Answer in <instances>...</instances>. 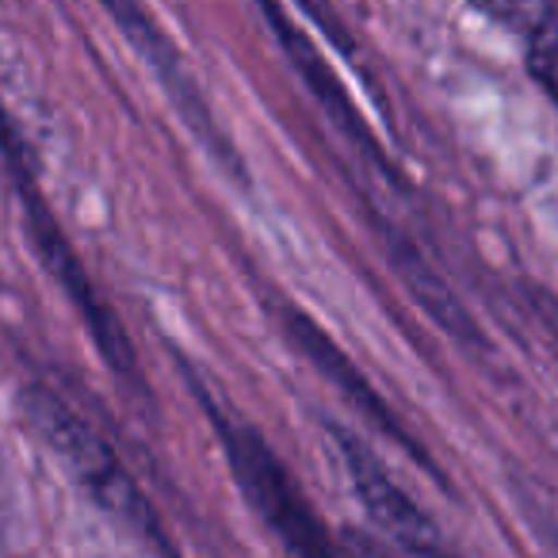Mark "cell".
<instances>
[{"instance_id": "6da1fadb", "label": "cell", "mask_w": 558, "mask_h": 558, "mask_svg": "<svg viewBox=\"0 0 558 558\" xmlns=\"http://www.w3.org/2000/svg\"><path fill=\"white\" fill-rule=\"evenodd\" d=\"M0 154H4V161H9L12 177H16L20 199H24L27 230H32L39 256L47 260V268L54 271V279L62 283L65 295H70L73 306L81 311V318H85L88 333H93V341H96V349H100V356L111 364V372H116L119 379L131 383L134 390H142V383H138V360H134L131 337H126L123 322H119L116 314L108 311V303L100 299V291L93 288V279H88L85 264L77 260L73 245L65 241L62 226H58V218L50 215L47 199H43L39 187H35L32 165H27V154H24V146H20V134L12 131V119L4 116V111H0Z\"/></svg>"}, {"instance_id": "7a4b0ae2", "label": "cell", "mask_w": 558, "mask_h": 558, "mask_svg": "<svg viewBox=\"0 0 558 558\" xmlns=\"http://www.w3.org/2000/svg\"><path fill=\"white\" fill-rule=\"evenodd\" d=\"M207 405L210 421L218 425V436L226 444V456L238 474L241 489L253 501V509L264 517V524L279 535V543L288 547L291 558H341L329 539V532L322 527L318 512L306 505V497L299 494V486L291 482V474L283 471V463L276 459V451L245 425V421L226 417L218 405Z\"/></svg>"}, {"instance_id": "3957f363", "label": "cell", "mask_w": 558, "mask_h": 558, "mask_svg": "<svg viewBox=\"0 0 558 558\" xmlns=\"http://www.w3.org/2000/svg\"><path fill=\"white\" fill-rule=\"evenodd\" d=\"M24 405H27V413H32L39 436L70 463V471L93 489L96 501L116 512L123 524H131L142 539L154 543L165 558H172L169 539H165L161 527H157L154 509H149V501L138 494V486L126 478V471L108 451V444H104L93 428H85V421H81L62 398L50 395V390L32 387L24 395Z\"/></svg>"}, {"instance_id": "277c9868", "label": "cell", "mask_w": 558, "mask_h": 558, "mask_svg": "<svg viewBox=\"0 0 558 558\" xmlns=\"http://www.w3.org/2000/svg\"><path fill=\"white\" fill-rule=\"evenodd\" d=\"M329 433H333V440L341 444L344 466H349V478H352V486H356V497L364 501L367 517H372L390 539L402 543L410 555L451 558L448 543H444V535L436 532V524L402 494V489H398V482L375 463L372 451H367L356 436L344 433V428H329Z\"/></svg>"}, {"instance_id": "5b68a950", "label": "cell", "mask_w": 558, "mask_h": 558, "mask_svg": "<svg viewBox=\"0 0 558 558\" xmlns=\"http://www.w3.org/2000/svg\"><path fill=\"white\" fill-rule=\"evenodd\" d=\"M283 322H288L291 341H295L299 349H303L306 356H311L314 364H318V372L326 375V379H333L337 387H341L344 395H349V402L356 405V410L364 413L367 421H375V425H379L383 433L390 436V440L402 444V448L413 456V463H421V466H425V471H433L436 478H440V471H436V466H433V459H428V451L421 448V444L413 440V436L402 428V421H398L395 413H390L387 405L379 402V395H375V390H372V383H367L364 375H360L356 367L349 364V356H344V352L337 349V344L329 341V337L322 333V329L314 326L311 318H303V314H299V311H283Z\"/></svg>"}, {"instance_id": "8992f818", "label": "cell", "mask_w": 558, "mask_h": 558, "mask_svg": "<svg viewBox=\"0 0 558 558\" xmlns=\"http://www.w3.org/2000/svg\"><path fill=\"white\" fill-rule=\"evenodd\" d=\"M116 12V20H123V27H126V35L134 39V47L142 50V54L154 62V70L161 73V81L172 88V96H177V104H180V111L187 116V123L195 126V131L207 138V146H215L218 149V157H222L226 165H230L233 172H238V165H233V157H230V146L222 142V134L215 131V119L207 116V108L199 104V96H195V85L187 81V73H184V65L177 62V54H172V47L161 39V32H157L154 24H149L146 16H142L138 9H131V4H119V9H111Z\"/></svg>"}, {"instance_id": "52a82bcc", "label": "cell", "mask_w": 558, "mask_h": 558, "mask_svg": "<svg viewBox=\"0 0 558 558\" xmlns=\"http://www.w3.org/2000/svg\"><path fill=\"white\" fill-rule=\"evenodd\" d=\"M527 65L543 81L550 96L558 100V27L532 24V50H527Z\"/></svg>"}]
</instances>
